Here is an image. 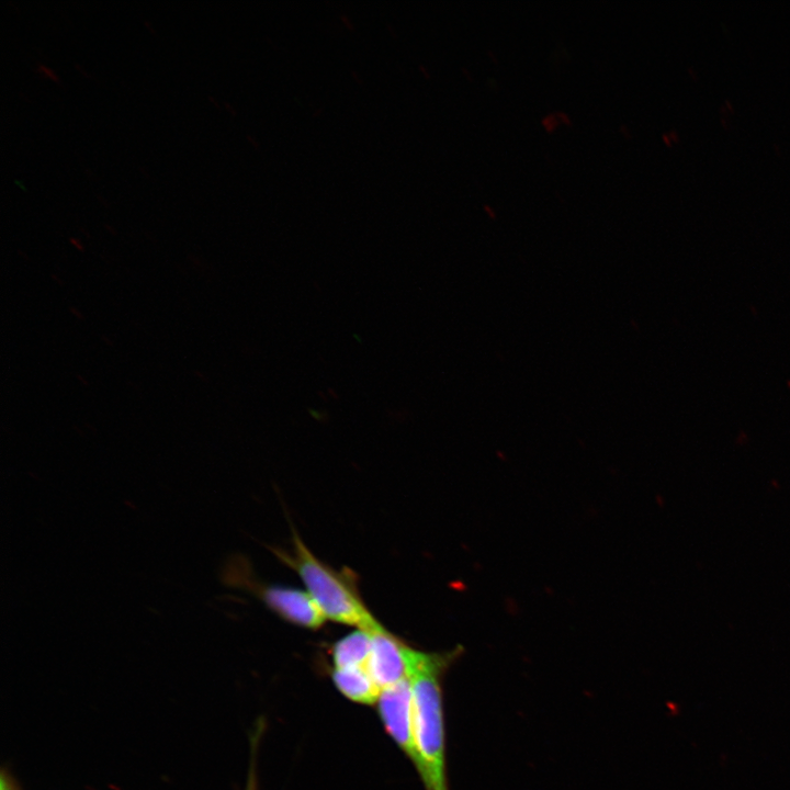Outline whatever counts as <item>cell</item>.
Returning a JSON list of instances; mask_svg holds the SVG:
<instances>
[{
	"label": "cell",
	"instance_id": "1",
	"mask_svg": "<svg viewBox=\"0 0 790 790\" xmlns=\"http://www.w3.org/2000/svg\"><path fill=\"white\" fill-rule=\"evenodd\" d=\"M404 652L413 699L415 768L426 790H449L441 680L459 650L427 653L405 644Z\"/></svg>",
	"mask_w": 790,
	"mask_h": 790
},
{
	"label": "cell",
	"instance_id": "2",
	"mask_svg": "<svg viewBox=\"0 0 790 790\" xmlns=\"http://www.w3.org/2000/svg\"><path fill=\"white\" fill-rule=\"evenodd\" d=\"M274 553L298 574L326 619L366 631L382 625L363 602L354 579L321 562L297 534L291 552Z\"/></svg>",
	"mask_w": 790,
	"mask_h": 790
},
{
	"label": "cell",
	"instance_id": "3",
	"mask_svg": "<svg viewBox=\"0 0 790 790\" xmlns=\"http://www.w3.org/2000/svg\"><path fill=\"white\" fill-rule=\"evenodd\" d=\"M376 704L386 732L416 767L413 699L408 678L382 689Z\"/></svg>",
	"mask_w": 790,
	"mask_h": 790
},
{
	"label": "cell",
	"instance_id": "4",
	"mask_svg": "<svg viewBox=\"0 0 790 790\" xmlns=\"http://www.w3.org/2000/svg\"><path fill=\"white\" fill-rule=\"evenodd\" d=\"M256 588L263 602L290 623L306 629H318L326 620L306 590L275 585Z\"/></svg>",
	"mask_w": 790,
	"mask_h": 790
},
{
	"label": "cell",
	"instance_id": "5",
	"mask_svg": "<svg viewBox=\"0 0 790 790\" xmlns=\"http://www.w3.org/2000/svg\"><path fill=\"white\" fill-rule=\"evenodd\" d=\"M372 645L366 668L382 690L407 679L405 643L383 625L371 631Z\"/></svg>",
	"mask_w": 790,
	"mask_h": 790
},
{
	"label": "cell",
	"instance_id": "6",
	"mask_svg": "<svg viewBox=\"0 0 790 790\" xmlns=\"http://www.w3.org/2000/svg\"><path fill=\"white\" fill-rule=\"evenodd\" d=\"M331 676L336 688L352 702L376 703L381 689L365 666L334 668Z\"/></svg>",
	"mask_w": 790,
	"mask_h": 790
},
{
	"label": "cell",
	"instance_id": "7",
	"mask_svg": "<svg viewBox=\"0 0 790 790\" xmlns=\"http://www.w3.org/2000/svg\"><path fill=\"white\" fill-rule=\"evenodd\" d=\"M371 631L356 629L332 646L334 668L368 665L371 653Z\"/></svg>",
	"mask_w": 790,
	"mask_h": 790
},
{
	"label": "cell",
	"instance_id": "8",
	"mask_svg": "<svg viewBox=\"0 0 790 790\" xmlns=\"http://www.w3.org/2000/svg\"><path fill=\"white\" fill-rule=\"evenodd\" d=\"M1 790H18L13 780H11L10 777L7 776L4 772L2 774L1 778Z\"/></svg>",
	"mask_w": 790,
	"mask_h": 790
},
{
	"label": "cell",
	"instance_id": "9",
	"mask_svg": "<svg viewBox=\"0 0 790 790\" xmlns=\"http://www.w3.org/2000/svg\"><path fill=\"white\" fill-rule=\"evenodd\" d=\"M37 70L41 71V72H43L44 75H46L47 77H49L50 79H53V80H55V81L58 80V77H57V75L54 72V70H52L50 68H48L46 65L40 64V65L37 66Z\"/></svg>",
	"mask_w": 790,
	"mask_h": 790
},
{
	"label": "cell",
	"instance_id": "10",
	"mask_svg": "<svg viewBox=\"0 0 790 790\" xmlns=\"http://www.w3.org/2000/svg\"><path fill=\"white\" fill-rule=\"evenodd\" d=\"M247 790H256V779L253 771H251L249 775Z\"/></svg>",
	"mask_w": 790,
	"mask_h": 790
}]
</instances>
